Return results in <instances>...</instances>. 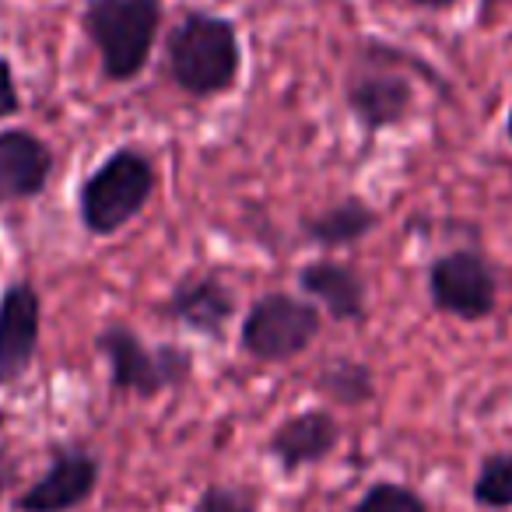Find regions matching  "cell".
Masks as SVG:
<instances>
[{
	"instance_id": "8992f818",
	"label": "cell",
	"mask_w": 512,
	"mask_h": 512,
	"mask_svg": "<svg viewBox=\"0 0 512 512\" xmlns=\"http://www.w3.org/2000/svg\"><path fill=\"white\" fill-rule=\"evenodd\" d=\"M428 295L446 316L467 323L488 320L498 302V274L477 249H453L435 256L428 267Z\"/></svg>"
},
{
	"instance_id": "5bb4252c",
	"label": "cell",
	"mask_w": 512,
	"mask_h": 512,
	"mask_svg": "<svg viewBox=\"0 0 512 512\" xmlns=\"http://www.w3.org/2000/svg\"><path fill=\"white\" fill-rule=\"evenodd\" d=\"M379 214L372 211V204H365L362 197H344L341 204L327 207V211L302 218V235L313 246L323 249H344L362 242L369 232H376Z\"/></svg>"
},
{
	"instance_id": "7402d4cb",
	"label": "cell",
	"mask_w": 512,
	"mask_h": 512,
	"mask_svg": "<svg viewBox=\"0 0 512 512\" xmlns=\"http://www.w3.org/2000/svg\"><path fill=\"white\" fill-rule=\"evenodd\" d=\"M505 134H509V141H512V109H509V120H505Z\"/></svg>"
},
{
	"instance_id": "3957f363",
	"label": "cell",
	"mask_w": 512,
	"mask_h": 512,
	"mask_svg": "<svg viewBox=\"0 0 512 512\" xmlns=\"http://www.w3.org/2000/svg\"><path fill=\"white\" fill-rule=\"evenodd\" d=\"M155 193V165L144 151L120 148L81 183L78 214L92 235H116L127 228Z\"/></svg>"
},
{
	"instance_id": "ba28073f",
	"label": "cell",
	"mask_w": 512,
	"mask_h": 512,
	"mask_svg": "<svg viewBox=\"0 0 512 512\" xmlns=\"http://www.w3.org/2000/svg\"><path fill=\"white\" fill-rule=\"evenodd\" d=\"M102 463L95 453L78 446H60L53 463L32 488L18 495V512H74L95 495Z\"/></svg>"
},
{
	"instance_id": "d6986e66",
	"label": "cell",
	"mask_w": 512,
	"mask_h": 512,
	"mask_svg": "<svg viewBox=\"0 0 512 512\" xmlns=\"http://www.w3.org/2000/svg\"><path fill=\"white\" fill-rule=\"evenodd\" d=\"M22 109V99H18V85H15V71L4 57H0V120H8Z\"/></svg>"
},
{
	"instance_id": "7a4b0ae2",
	"label": "cell",
	"mask_w": 512,
	"mask_h": 512,
	"mask_svg": "<svg viewBox=\"0 0 512 512\" xmlns=\"http://www.w3.org/2000/svg\"><path fill=\"white\" fill-rule=\"evenodd\" d=\"M162 25V0H88L85 32L109 81H134L151 57Z\"/></svg>"
},
{
	"instance_id": "e0dca14e",
	"label": "cell",
	"mask_w": 512,
	"mask_h": 512,
	"mask_svg": "<svg viewBox=\"0 0 512 512\" xmlns=\"http://www.w3.org/2000/svg\"><path fill=\"white\" fill-rule=\"evenodd\" d=\"M355 512H428L425 498L400 481H376L358 498Z\"/></svg>"
},
{
	"instance_id": "4fadbf2b",
	"label": "cell",
	"mask_w": 512,
	"mask_h": 512,
	"mask_svg": "<svg viewBox=\"0 0 512 512\" xmlns=\"http://www.w3.org/2000/svg\"><path fill=\"white\" fill-rule=\"evenodd\" d=\"M299 288L309 302H320L337 323L365 320V281L355 267L337 260H313L299 271Z\"/></svg>"
},
{
	"instance_id": "2e32d148",
	"label": "cell",
	"mask_w": 512,
	"mask_h": 512,
	"mask_svg": "<svg viewBox=\"0 0 512 512\" xmlns=\"http://www.w3.org/2000/svg\"><path fill=\"white\" fill-rule=\"evenodd\" d=\"M474 502L484 509H512V453L484 456L474 477Z\"/></svg>"
},
{
	"instance_id": "5b68a950",
	"label": "cell",
	"mask_w": 512,
	"mask_h": 512,
	"mask_svg": "<svg viewBox=\"0 0 512 512\" xmlns=\"http://www.w3.org/2000/svg\"><path fill=\"white\" fill-rule=\"evenodd\" d=\"M320 309L309 299H295L285 292H267L249 306L242 320V351L256 362H288L299 358L320 337Z\"/></svg>"
},
{
	"instance_id": "52a82bcc",
	"label": "cell",
	"mask_w": 512,
	"mask_h": 512,
	"mask_svg": "<svg viewBox=\"0 0 512 512\" xmlns=\"http://www.w3.org/2000/svg\"><path fill=\"white\" fill-rule=\"evenodd\" d=\"M43 330V299L29 281H11L0 295V386H15L32 369Z\"/></svg>"
},
{
	"instance_id": "ffe728a7",
	"label": "cell",
	"mask_w": 512,
	"mask_h": 512,
	"mask_svg": "<svg viewBox=\"0 0 512 512\" xmlns=\"http://www.w3.org/2000/svg\"><path fill=\"white\" fill-rule=\"evenodd\" d=\"M18 477H22V467H18V460L11 453H4V449H0V498L15 488Z\"/></svg>"
},
{
	"instance_id": "44dd1931",
	"label": "cell",
	"mask_w": 512,
	"mask_h": 512,
	"mask_svg": "<svg viewBox=\"0 0 512 512\" xmlns=\"http://www.w3.org/2000/svg\"><path fill=\"white\" fill-rule=\"evenodd\" d=\"M411 4H418V8H435V11H439V8H453L456 0H411Z\"/></svg>"
},
{
	"instance_id": "30bf717a",
	"label": "cell",
	"mask_w": 512,
	"mask_h": 512,
	"mask_svg": "<svg viewBox=\"0 0 512 512\" xmlns=\"http://www.w3.org/2000/svg\"><path fill=\"white\" fill-rule=\"evenodd\" d=\"M162 316L200 337L221 341L228 320L235 316V292L211 274L207 278H186L172 288L169 302L162 306Z\"/></svg>"
},
{
	"instance_id": "9c48e42d",
	"label": "cell",
	"mask_w": 512,
	"mask_h": 512,
	"mask_svg": "<svg viewBox=\"0 0 512 512\" xmlns=\"http://www.w3.org/2000/svg\"><path fill=\"white\" fill-rule=\"evenodd\" d=\"M348 106L369 134L407 120L414 106V85L390 64H365L348 78Z\"/></svg>"
},
{
	"instance_id": "7c38bea8",
	"label": "cell",
	"mask_w": 512,
	"mask_h": 512,
	"mask_svg": "<svg viewBox=\"0 0 512 512\" xmlns=\"http://www.w3.org/2000/svg\"><path fill=\"white\" fill-rule=\"evenodd\" d=\"M337 442H341V425L334 421V414L302 411L274 428L267 449H271V456L285 474H295V470L327 460L337 449Z\"/></svg>"
},
{
	"instance_id": "8fae6325",
	"label": "cell",
	"mask_w": 512,
	"mask_h": 512,
	"mask_svg": "<svg viewBox=\"0 0 512 512\" xmlns=\"http://www.w3.org/2000/svg\"><path fill=\"white\" fill-rule=\"evenodd\" d=\"M53 176V151L43 137L29 130L0 134V207L32 200L46 190Z\"/></svg>"
},
{
	"instance_id": "9a60e30c",
	"label": "cell",
	"mask_w": 512,
	"mask_h": 512,
	"mask_svg": "<svg viewBox=\"0 0 512 512\" xmlns=\"http://www.w3.org/2000/svg\"><path fill=\"white\" fill-rule=\"evenodd\" d=\"M316 390L323 397H330L334 404L344 407H362L376 397V383H372V369L369 365H358V362H330L327 369L316 376Z\"/></svg>"
},
{
	"instance_id": "ac0fdd59",
	"label": "cell",
	"mask_w": 512,
	"mask_h": 512,
	"mask_svg": "<svg viewBox=\"0 0 512 512\" xmlns=\"http://www.w3.org/2000/svg\"><path fill=\"white\" fill-rule=\"evenodd\" d=\"M193 512H260V495L249 484H211Z\"/></svg>"
},
{
	"instance_id": "6da1fadb",
	"label": "cell",
	"mask_w": 512,
	"mask_h": 512,
	"mask_svg": "<svg viewBox=\"0 0 512 512\" xmlns=\"http://www.w3.org/2000/svg\"><path fill=\"white\" fill-rule=\"evenodd\" d=\"M242 46L228 18L186 15L169 36V74L186 95L211 99L239 81Z\"/></svg>"
},
{
	"instance_id": "277c9868",
	"label": "cell",
	"mask_w": 512,
	"mask_h": 512,
	"mask_svg": "<svg viewBox=\"0 0 512 512\" xmlns=\"http://www.w3.org/2000/svg\"><path fill=\"white\" fill-rule=\"evenodd\" d=\"M95 348L109 365V383L130 397H158L179 390L193 376V355L179 344H148L123 323H109L95 337Z\"/></svg>"
}]
</instances>
